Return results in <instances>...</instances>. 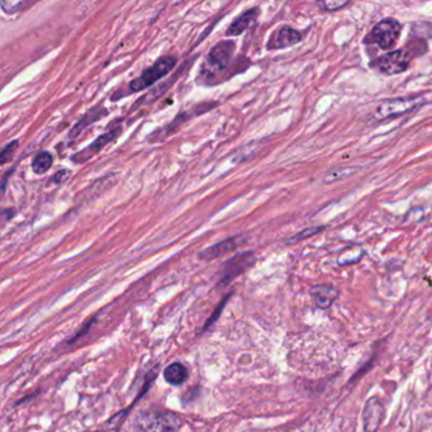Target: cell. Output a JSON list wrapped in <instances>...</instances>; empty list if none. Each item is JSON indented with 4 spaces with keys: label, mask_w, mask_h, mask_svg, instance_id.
I'll return each mask as SVG.
<instances>
[{
    "label": "cell",
    "mask_w": 432,
    "mask_h": 432,
    "mask_svg": "<svg viewBox=\"0 0 432 432\" xmlns=\"http://www.w3.org/2000/svg\"><path fill=\"white\" fill-rule=\"evenodd\" d=\"M235 50V41H219L218 43H216L211 48V51L208 52L206 63L203 65L202 74H204L206 78H214L223 73L230 66Z\"/></svg>",
    "instance_id": "cell-4"
},
{
    "label": "cell",
    "mask_w": 432,
    "mask_h": 432,
    "mask_svg": "<svg viewBox=\"0 0 432 432\" xmlns=\"http://www.w3.org/2000/svg\"><path fill=\"white\" fill-rule=\"evenodd\" d=\"M384 417H386V409L384 404H381V399L378 397L369 398L364 406L363 415H362L364 432H378L381 422L384 421Z\"/></svg>",
    "instance_id": "cell-9"
},
{
    "label": "cell",
    "mask_w": 432,
    "mask_h": 432,
    "mask_svg": "<svg viewBox=\"0 0 432 432\" xmlns=\"http://www.w3.org/2000/svg\"><path fill=\"white\" fill-rule=\"evenodd\" d=\"M107 115H108V110L103 108L102 105H97V107H94L92 110H88L87 113L83 115L80 120L78 121L75 126L71 128V131L69 133L70 139H75L76 136L80 135L83 130H85L88 126H90L94 122L99 121L100 118H103Z\"/></svg>",
    "instance_id": "cell-15"
},
{
    "label": "cell",
    "mask_w": 432,
    "mask_h": 432,
    "mask_svg": "<svg viewBox=\"0 0 432 432\" xmlns=\"http://www.w3.org/2000/svg\"><path fill=\"white\" fill-rule=\"evenodd\" d=\"M302 33L298 29L293 28L290 26H280L271 33L266 48L269 51H277L283 48L294 46L302 41Z\"/></svg>",
    "instance_id": "cell-10"
},
{
    "label": "cell",
    "mask_w": 432,
    "mask_h": 432,
    "mask_svg": "<svg viewBox=\"0 0 432 432\" xmlns=\"http://www.w3.org/2000/svg\"><path fill=\"white\" fill-rule=\"evenodd\" d=\"M69 170H61V172H58V173L53 175V178H52V183H55V184H60V183H63L65 181L68 177H69Z\"/></svg>",
    "instance_id": "cell-22"
},
{
    "label": "cell",
    "mask_w": 432,
    "mask_h": 432,
    "mask_svg": "<svg viewBox=\"0 0 432 432\" xmlns=\"http://www.w3.org/2000/svg\"><path fill=\"white\" fill-rule=\"evenodd\" d=\"M425 103V99L422 95H413V97H402V98L386 99L374 110V118L378 122L393 120L401 115H407L413 110L420 108Z\"/></svg>",
    "instance_id": "cell-5"
},
{
    "label": "cell",
    "mask_w": 432,
    "mask_h": 432,
    "mask_svg": "<svg viewBox=\"0 0 432 432\" xmlns=\"http://www.w3.org/2000/svg\"><path fill=\"white\" fill-rule=\"evenodd\" d=\"M325 228H326L325 226H313L310 228H305V230L300 231L298 233H295L294 236L290 237L288 243H297V242L303 241L308 237L316 236L320 232H322Z\"/></svg>",
    "instance_id": "cell-18"
},
{
    "label": "cell",
    "mask_w": 432,
    "mask_h": 432,
    "mask_svg": "<svg viewBox=\"0 0 432 432\" xmlns=\"http://www.w3.org/2000/svg\"><path fill=\"white\" fill-rule=\"evenodd\" d=\"M13 170H14V169H13ZM13 170H8V172H6V175H4V178H3V193H4V191H6V178H8V177H11V175H12Z\"/></svg>",
    "instance_id": "cell-23"
},
{
    "label": "cell",
    "mask_w": 432,
    "mask_h": 432,
    "mask_svg": "<svg viewBox=\"0 0 432 432\" xmlns=\"http://www.w3.org/2000/svg\"><path fill=\"white\" fill-rule=\"evenodd\" d=\"M318 6L326 12H334V11H340L346 6H349V1L347 0H326V1L318 3Z\"/></svg>",
    "instance_id": "cell-21"
},
{
    "label": "cell",
    "mask_w": 432,
    "mask_h": 432,
    "mask_svg": "<svg viewBox=\"0 0 432 432\" xmlns=\"http://www.w3.org/2000/svg\"><path fill=\"white\" fill-rule=\"evenodd\" d=\"M53 157L48 151H40L32 160V170L37 175L46 174L52 167Z\"/></svg>",
    "instance_id": "cell-17"
},
{
    "label": "cell",
    "mask_w": 432,
    "mask_h": 432,
    "mask_svg": "<svg viewBox=\"0 0 432 432\" xmlns=\"http://www.w3.org/2000/svg\"><path fill=\"white\" fill-rule=\"evenodd\" d=\"M402 33V24L396 18H384L370 29L364 37L365 45H376L381 50H391L396 46L399 36Z\"/></svg>",
    "instance_id": "cell-2"
},
{
    "label": "cell",
    "mask_w": 432,
    "mask_h": 432,
    "mask_svg": "<svg viewBox=\"0 0 432 432\" xmlns=\"http://www.w3.org/2000/svg\"><path fill=\"white\" fill-rule=\"evenodd\" d=\"M177 61H178V58H175L174 55H165V56L157 58L155 64L147 68L139 78L133 79L130 83V85H128L130 92H144L147 88L152 87L155 83L162 80V78H165L170 71H173Z\"/></svg>",
    "instance_id": "cell-3"
},
{
    "label": "cell",
    "mask_w": 432,
    "mask_h": 432,
    "mask_svg": "<svg viewBox=\"0 0 432 432\" xmlns=\"http://www.w3.org/2000/svg\"><path fill=\"white\" fill-rule=\"evenodd\" d=\"M122 133V127H115L107 131V132L99 136L98 139H94L92 144L87 146L85 149L76 152L75 155L71 156V160L75 162V164H84V162H89L90 159H93L94 156L98 155L100 151L103 150L104 147H107L110 142H113L115 139L120 137V135Z\"/></svg>",
    "instance_id": "cell-8"
},
{
    "label": "cell",
    "mask_w": 432,
    "mask_h": 432,
    "mask_svg": "<svg viewBox=\"0 0 432 432\" xmlns=\"http://www.w3.org/2000/svg\"><path fill=\"white\" fill-rule=\"evenodd\" d=\"M255 261L254 255L253 253H243V254L236 255L235 258L228 260L226 263L225 269L222 273L221 278V284H227L232 279L238 277L243 271L248 269V266L253 265Z\"/></svg>",
    "instance_id": "cell-11"
},
{
    "label": "cell",
    "mask_w": 432,
    "mask_h": 432,
    "mask_svg": "<svg viewBox=\"0 0 432 432\" xmlns=\"http://www.w3.org/2000/svg\"><path fill=\"white\" fill-rule=\"evenodd\" d=\"M245 241V238L241 236L228 237L223 241H219L218 243H216L214 246H209V248L203 250L199 253V258L204 260H216L223 256L226 254H230L233 253L235 250L240 248L242 245V242Z\"/></svg>",
    "instance_id": "cell-13"
},
{
    "label": "cell",
    "mask_w": 432,
    "mask_h": 432,
    "mask_svg": "<svg viewBox=\"0 0 432 432\" xmlns=\"http://www.w3.org/2000/svg\"><path fill=\"white\" fill-rule=\"evenodd\" d=\"M260 9L258 6L250 8L246 12L242 13L241 16L235 19L233 23H231L230 27L226 31V36L228 37H236L246 31V29L254 23L256 18L259 17Z\"/></svg>",
    "instance_id": "cell-14"
},
{
    "label": "cell",
    "mask_w": 432,
    "mask_h": 432,
    "mask_svg": "<svg viewBox=\"0 0 432 432\" xmlns=\"http://www.w3.org/2000/svg\"><path fill=\"white\" fill-rule=\"evenodd\" d=\"M181 418L169 411H144L135 421L137 432H177Z\"/></svg>",
    "instance_id": "cell-1"
},
{
    "label": "cell",
    "mask_w": 432,
    "mask_h": 432,
    "mask_svg": "<svg viewBox=\"0 0 432 432\" xmlns=\"http://www.w3.org/2000/svg\"><path fill=\"white\" fill-rule=\"evenodd\" d=\"M188 370L183 364L174 363L164 370V378L173 386H180L188 379Z\"/></svg>",
    "instance_id": "cell-16"
},
{
    "label": "cell",
    "mask_w": 432,
    "mask_h": 432,
    "mask_svg": "<svg viewBox=\"0 0 432 432\" xmlns=\"http://www.w3.org/2000/svg\"><path fill=\"white\" fill-rule=\"evenodd\" d=\"M310 294L318 310L326 311L339 298L340 290L331 284H318L310 288Z\"/></svg>",
    "instance_id": "cell-12"
},
{
    "label": "cell",
    "mask_w": 432,
    "mask_h": 432,
    "mask_svg": "<svg viewBox=\"0 0 432 432\" xmlns=\"http://www.w3.org/2000/svg\"><path fill=\"white\" fill-rule=\"evenodd\" d=\"M35 3H27V1H18V3H13V1H3L1 3V9L3 12L6 14H16L18 12H23L29 6H32Z\"/></svg>",
    "instance_id": "cell-19"
},
{
    "label": "cell",
    "mask_w": 432,
    "mask_h": 432,
    "mask_svg": "<svg viewBox=\"0 0 432 432\" xmlns=\"http://www.w3.org/2000/svg\"><path fill=\"white\" fill-rule=\"evenodd\" d=\"M413 53L411 48H399L394 51L386 52L381 58H375L370 63L372 69L378 70L386 75H397L409 69Z\"/></svg>",
    "instance_id": "cell-6"
},
{
    "label": "cell",
    "mask_w": 432,
    "mask_h": 432,
    "mask_svg": "<svg viewBox=\"0 0 432 432\" xmlns=\"http://www.w3.org/2000/svg\"><path fill=\"white\" fill-rule=\"evenodd\" d=\"M217 105H218L217 103H202L196 105L193 110H184V112L181 110V112L175 117V120L172 121V123H169L167 126L162 128V130H157L156 132H154L151 136H149V139H147L150 141L151 144H156V142H159V141H162V139H167V136H170L172 133H174V131L178 130L180 125H183L184 122L188 121L191 117L207 113V112H209V110L214 108V107H217Z\"/></svg>",
    "instance_id": "cell-7"
},
{
    "label": "cell",
    "mask_w": 432,
    "mask_h": 432,
    "mask_svg": "<svg viewBox=\"0 0 432 432\" xmlns=\"http://www.w3.org/2000/svg\"><path fill=\"white\" fill-rule=\"evenodd\" d=\"M18 146H19L18 139H14L12 142H9L6 146H4V149L1 150V156H0V162L3 165L12 160L13 156H14L16 151H17Z\"/></svg>",
    "instance_id": "cell-20"
}]
</instances>
